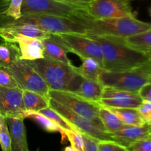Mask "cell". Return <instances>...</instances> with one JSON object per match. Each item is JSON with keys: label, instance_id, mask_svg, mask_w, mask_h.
<instances>
[{"label": "cell", "instance_id": "1", "mask_svg": "<svg viewBox=\"0 0 151 151\" xmlns=\"http://www.w3.org/2000/svg\"><path fill=\"white\" fill-rule=\"evenodd\" d=\"M83 26L88 36H113L125 38L151 29V23L140 21L136 14L119 18L93 19L81 13L72 18Z\"/></svg>", "mask_w": 151, "mask_h": 151}, {"label": "cell", "instance_id": "2", "mask_svg": "<svg viewBox=\"0 0 151 151\" xmlns=\"http://www.w3.org/2000/svg\"><path fill=\"white\" fill-rule=\"evenodd\" d=\"M100 44L103 57V69L109 72H123L149 60L145 52L135 50L124 38L113 36H90Z\"/></svg>", "mask_w": 151, "mask_h": 151}, {"label": "cell", "instance_id": "3", "mask_svg": "<svg viewBox=\"0 0 151 151\" xmlns=\"http://www.w3.org/2000/svg\"><path fill=\"white\" fill-rule=\"evenodd\" d=\"M27 61L41 75L50 90L75 92L84 79L73 64L45 57Z\"/></svg>", "mask_w": 151, "mask_h": 151}, {"label": "cell", "instance_id": "4", "mask_svg": "<svg viewBox=\"0 0 151 151\" xmlns=\"http://www.w3.org/2000/svg\"><path fill=\"white\" fill-rule=\"evenodd\" d=\"M7 24L35 25L50 34H86L83 26L75 19L50 15L22 14L17 20H10L0 16V27Z\"/></svg>", "mask_w": 151, "mask_h": 151}, {"label": "cell", "instance_id": "5", "mask_svg": "<svg viewBox=\"0 0 151 151\" xmlns=\"http://www.w3.org/2000/svg\"><path fill=\"white\" fill-rule=\"evenodd\" d=\"M100 82L104 87L138 93L141 87L151 83V60L123 72L104 70L100 75Z\"/></svg>", "mask_w": 151, "mask_h": 151}, {"label": "cell", "instance_id": "6", "mask_svg": "<svg viewBox=\"0 0 151 151\" xmlns=\"http://www.w3.org/2000/svg\"><path fill=\"white\" fill-rule=\"evenodd\" d=\"M49 97L77 114L89 119L100 130L106 131L100 118V105L97 103L88 101L69 91L50 90Z\"/></svg>", "mask_w": 151, "mask_h": 151}, {"label": "cell", "instance_id": "7", "mask_svg": "<svg viewBox=\"0 0 151 151\" xmlns=\"http://www.w3.org/2000/svg\"><path fill=\"white\" fill-rule=\"evenodd\" d=\"M87 9L72 5L58 0H24L22 14H45L73 18L86 13Z\"/></svg>", "mask_w": 151, "mask_h": 151}, {"label": "cell", "instance_id": "8", "mask_svg": "<svg viewBox=\"0 0 151 151\" xmlns=\"http://www.w3.org/2000/svg\"><path fill=\"white\" fill-rule=\"evenodd\" d=\"M19 88L22 90L34 91L50 100L48 86L41 75L25 60L19 58L10 66Z\"/></svg>", "mask_w": 151, "mask_h": 151}, {"label": "cell", "instance_id": "9", "mask_svg": "<svg viewBox=\"0 0 151 151\" xmlns=\"http://www.w3.org/2000/svg\"><path fill=\"white\" fill-rule=\"evenodd\" d=\"M60 41L69 52H72L81 59L91 58L97 60L102 66L103 52L100 44L92 37L81 34H57Z\"/></svg>", "mask_w": 151, "mask_h": 151}, {"label": "cell", "instance_id": "10", "mask_svg": "<svg viewBox=\"0 0 151 151\" xmlns=\"http://www.w3.org/2000/svg\"><path fill=\"white\" fill-rule=\"evenodd\" d=\"M49 103L50 107L60 114L77 131L88 134L99 140H113L111 134L100 130L89 119L77 114L70 109L55 101L52 99L50 98Z\"/></svg>", "mask_w": 151, "mask_h": 151}, {"label": "cell", "instance_id": "11", "mask_svg": "<svg viewBox=\"0 0 151 151\" xmlns=\"http://www.w3.org/2000/svg\"><path fill=\"white\" fill-rule=\"evenodd\" d=\"M133 0H94L87 8L86 15L93 19L119 18L134 13L131 7Z\"/></svg>", "mask_w": 151, "mask_h": 151}, {"label": "cell", "instance_id": "12", "mask_svg": "<svg viewBox=\"0 0 151 151\" xmlns=\"http://www.w3.org/2000/svg\"><path fill=\"white\" fill-rule=\"evenodd\" d=\"M142 99L138 93L103 86L102 98L98 104L106 108L115 109H138Z\"/></svg>", "mask_w": 151, "mask_h": 151}, {"label": "cell", "instance_id": "13", "mask_svg": "<svg viewBox=\"0 0 151 151\" xmlns=\"http://www.w3.org/2000/svg\"><path fill=\"white\" fill-rule=\"evenodd\" d=\"M23 90L0 87V115L5 118L24 117L25 109L22 101ZM25 119V118H24Z\"/></svg>", "mask_w": 151, "mask_h": 151}, {"label": "cell", "instance_id": "14", "mask_svg": "<svg viewBox=\"0 0 151 151\" xmlns=\"http://www.w3.org/2000/svg\"><path fill=\"white\" fill-rule=\"evenodd\" d=\"M50 35V33L42 30L38 27L32 24H7L0 27V37L4 41L10 42L18 36H26L44 39Z\"/></svg>", "mask_w": 151, "mask_h": 151}, {"label": "cell", "instance_id": "15", "mask_svg": "<svg viewBox=\"0 0 151 151\" xmlns=\"http://www.w3.org/2000/svg\"><path fill=\"white\" fill-rule=\"evenodd\" d=\"M11 43L17 44L21 54V59L34 60L43 58L44 47L42 40L36 38L18 36L13 38Z\"/></svg>", "mask_w": 151, "mask_h": 151}, {"label": "cell", "instance_id": "16", "mask_svg": "<svg viewBox=\"0 0 151 151\" xmlns=\"http://www.w3.org/2000/svg\"><path fill=\"white\" fill-rule=\"evenodd\" d=\"M24 117L6 118L12 142V151H29Z\"/></svg>", "mask_w": 151, "mask_h": 151}, {"label": "cell", "instance_id": "17", "mask_svg": "<svg viewBox=\"0 0 151 151\" xmlns=\"http://www.w3.org/2000/svg\"><path fill=\"white\" fill-rule=\"evenodd\" d=\"M151 135V127L147 125L142 126L125 125L124 128L111 134L114 141L128 147L131 143Z\"/></svg>", "mask_w": 151, "mask_h": 151}, {"label": "cell", "instance_id": "18", "mask_svg": "<svg viewBox=\"0 0 151 151\" xmlns=\"http://www.w3.org/2000/svg\"><path fill=\"white\" fill-rule=\"evenodd\" d=\"M42 43L44 57L67 64H72L67 56L69 52L57 34H50V36L42 40Z\"/></svg>", "mask_w": 151, "mask_h": 151}, {"label": "cell", "instance_id": "19", "mask_svg": "<svg viewBox=\"0 0 151 151\" xmlns=\"http://www.w3.org/2000/svg\"><path fill=\"white\" fill-rule=\"evenodd\" d=\"M103 86L100 82L83 79V82L74 93L78 97L94 103H98L102 98Z\"/></svg>", "mask_w": 151, "mask_h": 151}, {"label": "cell", "instance_id": "20", "mask_svg": "<svg viewBox=\"0 0 151 151\" xmlns=\"http://www.w3.org/2000/svg\"><path fill=\"white\" fill-rule=\"evenodd\" d=\"M81 60L82 65L79 67H77L78 73L84 79L100 82V75L105 70L103 66L97 60L91 58H83Z\"/></svg>", "mask_w": 151, "mask_h": 151}, {"label": "cell", "instance_id": "21", "mask_svg": "<svg viewBox=\"0 0 151 151\" xmlns=\"http://www.w3.org/2000/svg\"><path fill=\"white\" fill-rule=\"evenodd\" d=\"M48 99L36 92L23 90L22 101L25 111L38 112L50 106Z\"/></svg>", "mask_w": 151, "mask_h": 151}, {"label": "cell", "instance_id": "22", "mask_svg": "<svg viewBox=\"0 0 151 151\" xmlns=\"http://www.w3.org/2000/svg\"><path fill=\"white\" fill-rule=\"evenodd\" d=\"M24 118H28L34 122H36L41 128H42L47 132H59L61 135V142L62 143L66 142L67 140L66 135H65L64 131L62 128H60L57 124L53 122L51 119L48 117L45 116L44 115L35 111H25Z\"/></svg>", "mask_w": 151, "mask_h": 151}, {"label": "cell", "instance_id": "23", "mask_svg": "<svg viewBox=\"0 0 151 151\" xmlns=\"http://www.w3.org/2000/svg\"><path fill=\"white\" fill-rule=\"evenodd\" d=\"M19 58L21 54L16 44L6 41L0 43V66L10 68Z\"/></svg>", "mask_w": 151, "mask_h": 151}, {"label": "cell", "instance_id": "24", "mask_svg": "<svg viewBox=\"0 0 151 151\" xmlns=\"http://www.w3.org/2000/svg\"><path fill=\"white\" fill-rule=\"evenodd\" d=\"M100 118L106 131L110 134H113L125 126L114 113L104 106H100Z\"/></svg>", "mask_w": 151, "mask_h": 151}, {"label": "cell", "instance_id": "25", "mask_svg": "<svg viewBox=\"0 0 151 151\" xmlns=\"http://www.w3.org/2000/svg\"><path fill=\"white\" fill-rule=\"evenodd\" d=\"M118 116L125 125L142 126L146 125L142 119L137 109H115L108 108Z\"/></svg>", "mask_w": 151, "mask_h": 151}, {"label": "cell", "instance_id": "26", "mask_svg": "<svg viewBox=\"0 0 151 151\" xmlns=\"http://www.w3.org/2000/svg\"><path fill=\"white\" fill-rule=\"evenodd\" d=\"M125 43L135 50L145 52L151 50V29L124 38Z\"/></svg>", "mask_w": 151, "mask_h": 151}, {"label": "cell", "instance_id": "27", "mask_svg": "<svg viewBox=\"0 0 151 151\" xmlns=\"http://www.w3.org/2000/svg\"><path fill=\"white\" fill-rule=\"evenodd\" d=\"M38 113L44 115L45 116L48 117L49 119H51L53 122L57 124L60 128L63 130H75L70 124L69 123L67 120L64 119L60 114L58 113L56 111L52 109L50 106L46 108V109H42V110L39 111Z\"/></svg>", "mask_w": 151, "mask_h": 151}, {"label": "cell", "instance_id": "28", "mask_svg": "<svg viewBox=\"0 0 151 151\" xmlns=\"http://www.w3.org/2000/svg\"><path fill=\"white\" fill-rule=\"evenodd\" d=\"M0 146L2 151H12V142L6 118L0 115Z\"/></svg>", "mask_w": 151, "mask_h": 151}, {"label": "cell", "instance_id": "29", "mask_svg": "<svg viewBox=\"0 0 151 151\" xmlns=\"http://www.w3.org/2000/svg\"><path fill=\"white\" fill-rule=\"evenodd\" d=\"M24 0H10L7 8L0 13L2 16L10 20H17L22 16V7Z\"/></svg>", "mask_w": 151, "mask_h": 151}, {"label": "cell", "instance_id": "30", "mask_svg": "<svg viewBox=\"0 0 151 151\" xmlns=\"http://www.w3.org/2000/svg\"><path fill=\"white\" fill-rule=\"evenodd\" d=\"M71 146L77 151H83V140L81 132L77 130H63Z\"/></svg>", "mask_w": 151, "mask_h": 151}, {"label": "cell", "instance_id": "31", "mask_svg": "<svg viewBox=\"0 0 151 151\" xmlns=\"http://www.w3.org/2000/svg\"><path fill=\"white\" fill-rule=\"evenodd\" d=\"M0 87L1 88L19 87L9 68L0 66Z\"/></svg>", "mask_w": 151, "mask_h": 151}, {"label": "cell", "instance_id": "32", "mask_svg": "<svg viewBox=\"0 0 151 151\" xmlns=\"http://www.w3.org/2000/svg\"><path fill=\"white\" fill-rule=\"evenodd\" d=\"M127 149L128 151H151V135L131 143Z\"/></svg>", "mask_w": 151, "mask_h": 151}, {"label": "cell", "instance_id": "33", "mask_svg": "<svg viewBox=\"0 0 151 151\" xmlns=\"http://www.w3.org/2000/svg\"><path fill=\"white\" fill-rule=\"evenodd\" d=\"M99 151H128L126 147L113 140H100L98 142Z\"/></svg>", "mask_w": 151, "mask_h": 151}, {"label": "cell", "instance_id": "34", "mask_svg": "<svg viewBox=\"0 0 151 151\" xmlns=\"http://www.w3.org/2000/svg\"><path fill=\"white\" fill-rule=\"evenodd\" d=\"M137 110L145 123L151 126V102L142 100V103Z\"/></svg>", "mask_w": 151, "mask_h": 151}, {"label": "cell", "instance_id": "35", "mask_svg": "<svg viewBox=\"0 0 151 151\" xmlns=\"http://www.w3.org/2000/svg\"><path fill=\"white\" fill-rule=\"evenodd\" d=\"M81 134L83 140V151H99L98 142L100 140L83 133Z\"/></svg>", "mask_w": 151, "mask_h": 151}, {"label": "cell", "instance_id": "36", "mask_svg": "<svg viewBox=\"0 0 151 151\" xmlns=\"http://www.w3.org/2000/svg\"><path fill=\"white\" fill-rule=\"evenodd\" d=\"M138 94L142 100L151 102V83L143 86L139 90Z\"/></svg>", "mask_w": 151, "mask_h": 151}, {"label": "cell", "instance_id": "37", "mask_svg": "<svg viewBox=\"0 0 151 151\" xmlns=\"http://www.w3.org/2000/svg\"><path fill=\"white\" fill-rule=\"evenodd\" d=\"M58 1L87 9L94 0H58Z\"/></svg>", "mask_w": 151, "mask_h": 151}, {"label": "cell", "instance_id": "38", "mask_svg": "<svg viewBox=\"0 0 151 151\" xmlns=\"http://www.w3.org/2000/svg\"><path fill=\"white\" fill-rule=\"evenodd\" d=\"M10 2V0H0V13L7 8Z\"/></svg>", "mask_w": 151, "mask_h": 151}, {"label": "cell", "instance_id": "39", "mask_svg": "<svg viewBox=\"0 0 151 151\" xmlns=\"http://www.w3.org/2000/svg\"><path fill=\"white\" fill-rule=\"evenodd\" d=\"M64 151H77L75 148L72 147V146H69V147H66L64 149Z\"/></svg>", "mask_w": 151, "mask_h": 151}, {"label": "cell", "instance_id": "40", "mask_svg": "<svg viewBox=\"0 0 151 151\" xmlns=\"http://www.w3.org/2000/svg\"><path fill=\"white\" fill-rule=\"evenodd\" d=\"M145 54L147 55V57H148L149 60H151V50H150V51L145 52Z\"/></svg>", "mask_w": 151, "mask_h": 151}, {"label": "cell", "instance_id": "41", "mask_svg": "<svg viewBox=\"0 0 151 151\" xmlns=\"http://www.w3.org/2000/svg\"><path fill=\"white\" fill-rule=\"evenodd\" d=\"M149 13H150V16H151V6L150 7V8H149Z\"/></svg>", "mask_w": 151, "mask_h": 151}, {"label": "cell", "instance_id": "42", "mask_svg": "<svg viewBox=\"0 0 151 151\" xmlns=\"http://www.w3.org/2000/svg\"><path fill=\"white\" fill-rule=\"evenodd\" d=\"M35 151H40V149H39V148H38V149H37V150H35Z\"/></svg>", "mask_w": 151, "mask_h": 151}, {"label": "cell", "instance_id": "43", "mask_svg": "<svg viewBox=\"0 0 151 151\" xmlns=\"http://www.w3.org/2000/svg\"><path fill=\"white\" fill-rule=\"evenodd\" d=\"M150 127H151V126H150Z\"/></svg>", "mask_w": 151, "mask_h": 151}]
</instances>
